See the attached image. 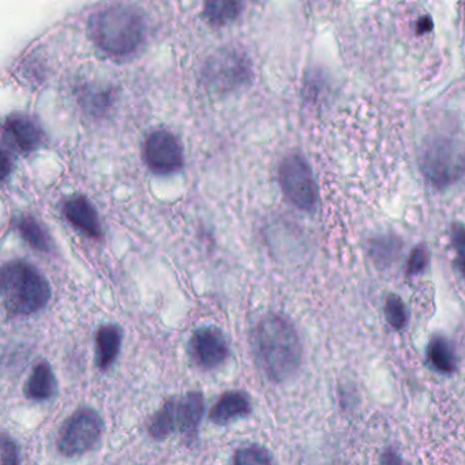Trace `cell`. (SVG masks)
<instances>
[{
  "mask_svg": "<svg viewBox=\"0 0 465 465\" xmlns=\"http://www.w3.org/2000/svg\"><path fill=\"white\" fill-rule=\"evenodd\" d=\"M450 238L451 246L456 250L457 263H459L460 271L465 279V224L456 223L451 227Z\"/></svg>",
  "mask_w": 465,
  "mask_h": 465,
  "instance_id": "obj_22",
  "label": "cell"
},
{
  "mask_svg": "<svg viewBox=\"0 0 465 465\" xmlns=\"http://www.w3.org/2000/svg\"><path fill=\"white\" fill-rule=\"evenodd\" d=\"M143 160L149 170L159 175L178 173L184 165L181 141L168 130H154L143 143Z\"/></svg>",
  "mask_w": 465,
  "mask_h": 465,
  "instance_id": "obj_8",
  "label": "cell"
},
{
  "mask_svg": "<svg viewBox=\"0 0 465 465\" xmlns=\"http://www.w3.org/2000/svg\"><path fill=\"white\" fill-rule=\"evenodd\" d=\"M88 32L100 50L122 58L140 50L148 34V23L137 7L111 5L91 15Z\"/></svg>",
  "mask_w": 465,
  "mask_h": 465,
  "instance_id": "obj_2",
  "label": "cell"
},
{
  "mask_svg": "<svg viewBox=\"0 0 465 465\" xmlns=\"http://www.w3.org/2000/svg\"><path fill=\"white\" fill-rule=\"evenodd\" d=\"M50 282L26 261H10L2 268V301L13 317L31 315L47 306Z\"/></svg>",
  "mask_w": 465,
  "mask_h": 465,
  "instance_id": "obj_3",
  "label": "cell"
},
{
  "mask_svg": "<svg viewBox=\"0 0 465 465\" xmlns=\"http://www.w3.org/2000/svg\"><path fill=\"white\" fill-rule=\"evenodd\" d=\"M189 352L198 367L205 370L216 369L227 361L230 355L227 339L216 326H203L193 333L189 342Z\"/></svg>",
  "mask_w": 465,
  "mask_h": 465,
  "instance_id": "obj_9",
  "label": "cell"
},
{
  "mask_svg": "<svg viewBox=\"0 0 465 465\" xmlns=\"http://www.w3.org/2000/svg\"><path fill=\"white\" fill-rule=\"evenodd\" d=\"M205 402L200 391H190L182 399H175L176 430L184 435H194L203 419Z\"/></svg>",
  "mask_w": 465,
  "mask_h": 465,
  "instance_id": "obj_12",
  "label": "cell"
},
{
  "mask_svg": "<svg viewBox=\"0 0 465 465\" xmlns=\"http://www.w3.org/2000/svg\"><path fill=\"white\" fill-rule=\"evenodd\" d=\"M243 10L241 2H225V0H211L203 5V15L211 25L223 26L236 20Z\"/></svg>",
  "mask_w": 465,
  "mask_h": 465,
  "instance_id": "obj_17",
  "label": "cell"
},
{
  "mask_svg": "<svg viewBox=\"0 0 465 465\" xmlns=\"http://www.w3.org/2000/svg\"><path fill=\"white\" fill-rule=\"evenodd\" d=\"M252 64L246 54L233 48H225L209 59L205 78L217 91H230L249 83Z\"/></svg>",
  "mask_w": 465,
  "mask_h": 465,
  "instance_id": "obj_7",
  "label": "cell"
},
{
  "mask_svg": "<svg viewBox=\"0 0 465 465\" xmlns=\"http://www.w3.org/2000/svg\"><path fill=\"white\" fill-rule=\"evenodd\" d=\"M2 141H4L2 149L5 151L12 154H29L42 146L45 133L40 124L31 116L13 114L5 121Z\"/></svg>",
  "mask_w": 465,
  "mask_h": 465,
  "instance_id": "obj_10",
  "label": "cell"
},
{
  "mask_svg": "<svg viewBox=\"0 0 465 465\" xmlns=\"http://www.w3.org/2000/svg\"><path fill=\"white\" fill-rule=\"evenodd\" d=\"M429 359L440 371L451 372L456 369V356L450 342L443 337L437 336L430 341Z\"/></svg>",
  "mask_w": 465,
  "mask_h": 465,
  "instance_id": "obj_19",
  "label": "cell"
},
{
  "mask_svg": "<svg viewBox=\"0 0 465 465\" xmlns=\"http://www.w3.org/2000/svg\"><path fill=\"white\" fill-rule=\"evenodd\" d=\"M381 462H382V465H405V462L397 454L391 453V451H386Z\"/></svg>",
  "mask_w": 465,
  "mask_h": 465,
  "instance_id": "obj_26",
  "label": "cell"
},
{
  "mask_svg": "<svg viewBox=\"0 0 465 465\" xmlns=\"http://www.w3.org/2000/svg\"><path fill=\"white\" fill-rule=\"evenodd\" d=\"M252 413V402L242 391H232L223 394L209 413V419L216 424H227Z\"/></svg>",
  "mask_w": 465,
  "mask_h": 465,
  "instance_id": "obj_13",
  "label": "cell"
},
{
  "mask_svg": "<svg viewBox=\"0 0 465 465\" xmlns=\"http://www.w3.org/2000/svg\"><path fill=\"white\" fill-rule=\"evenodd\" d=\"M122 344V331L116 325L100 326L96 333V363L107 370L118 358Z\"/></svg>",
  "mask_w": 465,
  "mask_h": 465,
  "instance_id": "obj_16",
  "label": "cell"
},
{
  "mask_svg": "<svg viewBox=\"0 0 465 465\" xmlns=\"http://www.w3.org/2000/svg\"><path fill=\"white\" fill-rule=\"evenodd\" d=\"M2 465H20V454L15 440L7 432L2 434Z\"/></svg>",
  "mask_w": 465,
  "mask_h": 465,
  "instance_id": "obj_24",
  "label": "cell"
},
{
  "mask_svg": "<svg viewBox=\"0 0 465 465\" xmlns=\"http://www.w3.org/2000/svg\"><path fill=\"white\" fill-rule=\"evenodd\" d=\"M420 168L427 181L438 189L459 183L465 176V148L449 138H437L421 152Z\"/></svg>",
  "mask_w": 465,
  "mask_h": 465,
  "instance_id": "obj_4",
  "label": "cell"
},
{
  "mask_svg": "<svg viewBox=\"0 0 465 465\" xmlns=\"http://www.w3.org/2000/svg\"><path fill=\"white\" fill-rule=\"evenodd\" d=\"M103 420L92 408L75 411L59 430L58 450L64 456L74 457L91 450L102 437Z\"/></svg>",
  "mask_w": 465,
  "mask_h": 465,
  "instance_id": "obj_5",
  "label": "cell"
},
{
  "mask_svg": "<svg viewBox=\"0 0 465 465\" xmlns=\"http://www.w3.org/2000/svg\"><path fill=\"white\" fill-rule=\"evenodd\" d=\"M279 182L285 197L292 205L304 212L317 208L318 190L309 163L299 156L290 154L279 167Z\"/></svg>",
  "mask_w": 465,
  "mask_h": 465,
  "instance_id": "obj_6",
  "label": "cell"
},
{
  "mask_svg": "<svg viewBox=\"0 0 465 465\" xmlns=\"http://www.w3.org/2000/svg\"><path fill=\"white\" fill-rule=\"evenodd\" d=\"M252 348L261 369L269 380L282 382L301 366L302 345L292 323L271 314L252 331Z\"/></svg>",
  "mask_w": 465,
  "mask_h": 465,
  "instance_id": "obj_1",
  "label": "cell"
},
{
  "mask_svg": "<svg viewBox=\"0 0 465 465\" xmlns=\"http://www.w3.org/2000/svg\"><path fill=\"white\" fill-rule=\"evenodd\" d=\"M62 213L67 222L77 228L84 235L92 239H100L103 235L102 223L94 203L85 195H73L64 201Z\"/></svg>",
  "mask_w": 465,
  "mask_h": 465,
  "instance_id": "obj_11",
  "label": "cell"
},
{
  "mask_svg": "<svg viewBox=\"0 0 465 465\" xmlns=\"http://www.w3.org/2000/svg\"><path fill=\"white\" fill-rule=\"evenodd\" d=\"M176 430L175 400H168L148 424V432L154 440H164Z\"/></svg>",
  "mask_w": 465,
  "mask_h": 465,
  "instance_id": "obj_18",
  "label": "cell"
},
{
  "mask_svg": "<svg viewBox=\"0 0 465 465\" xmlns=\"http://www.w3.org/2000/svg\"><path fill=\"white\" fill-rule=\"evenodd\" d=\"M233 465H274L271 453L260 445L239 448L233 454Z\"/></svg>",
  "mask_w": 465,
  "mask_h": 465,
  "instance_id": "obj_20",
  "label": "cell"
},
{
  "mask_svg": "<svg viewBox=\"0 0 465 465\" xmlns=\"http://www.w3.org/2000/svg\"><path fill=\"white\" fill-rule=\"evenodd\" d=\"M385 315L388 322L400 331L407 325L408 314L401 299L396 295H389L385 302Z\"/></svg>",
  "mask_w": 465,
  "mask_h": 465,
  "instance_id": "obj_21",
  "label": "cell"
},
{
  "mask_svg": "<svg viewBox=\"0 0 465 465\" xmlns=\"http://www.w3.org/2000/svg\"><path fill=\"white\" fill-rule=\"evenodd\" d=\"M58 391V381L54 374L53 367L47 361H42L32 370L31 377L25 385V394L35 401H45L55 396Z\"/></svg>",
  "mask_w": 465,
  "mask_h": 465,
  "instance_id": "obj_14",
  "label": "cell"
},
{
  "mask_svg": "<svg viewBox=\"0 0 465 465\" xmlns=\"http://www.w3.org/2000/svg\"><path fill=\"white\" fill-rule=\"evenodd\" d=\"M429 250L423 244H419L411 252L410 260H408L407 273L410 276L421 273L429 263Z\"/></svg>",
  "mask_w": 465,
  "mask_h": 465,
  "instance_id": "obj_23",
  "label": "cell"
},
{
  "mask_svg": "<svg viewBox=\"0 0 465 465\" xmlns=\"http://www.w3.org/2000/svg\"><path fill=\"white\" fill-rule=\"evenodd\" d=\"M13 154L2 149V179H6L12 173Z\"/></svg>",
  "mask_w": 465,
  "mask_h": 465,
  "instance_id": "obj_25",
  "label": "cell"
},
{
  "mask_svg": "<svg viewBox=\"0 0 465 465\" xmlns=\"http://www.w3.org/2000/svg\"><path fill=\"white\" fill-rule=\"evenodd\" d=\"M15 231L21 238L40 252H51L54 250V242L47 228L31 214H23L15 223Z\"/></svg>",
  "mask_w": 465,
  "mask_h": 465,
  "instance_id": "obj_15",
  "label": "cell"
},
{
  "mask_svg": "<svg viewBox=\"0 0 465 465\" xmlns=\"http://www.w3.org/2000/svg\"><path fill=\"white\" fill-rule=\"evenodd\" d=\"M432 24L431 20L429 17L424 18V20L419 21L418 29L419 32L430 31L431 29Z\"/></svg>",
  "mask_w": 465,
  "mask_h": 465,
  "instance_id": "obj_27",
  "label": "cell"
}]
</instances>
